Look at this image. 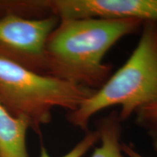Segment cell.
I'll list each match as a JSON object with an SVG mask.
<instances>
[{"label": "cell", "instance_id": "cell-1", "mask_svg": "<svg viewBox=\"0 0 157 157\" xmlns=\"http://www.w3.org/2000/svg\"><path fill=\"white\" fill-rule=\"evenodd\" d=\"M138 20H60L45 48L47 75L98 90L112 74L104 57L124 37L141 30Z\"/></svg>", "mask_w": 157, "mask_h": 157}, {"label": "cell", "instance_id": "cell-2", "mask_svg": "<svg viewBox=\"0 0 157 157\" xmlns=\"http://www.w3.org/2000/svg\"><path fill=\"white\" fill-rule=\"evenodd\" d=\"M157 101V22L146 21L132 54L102 87L66 116L73 126L87 132L90 121L110 107L120 108L121 122Z\"/></svg>", "mask_w": 157, "mask_h": 157}, {"label": "cell", "instance_id": "cell-3", "mask_svg": "<svg viewBox=\"0 0 157 157\" xmlns=\"http://www.w3.org/2000/svg\"><path fill=\"white\" fill-rule=\"evenodd\" d=\"M95 91L0 58V102L37 133L50 123L55 108L74 111Z\"/></svg>", "mask_w": 157, "mask_h": 157}, {"label": "cell", "instance_id": "cell-4", "mask_svg": "<svg viewBox=\"0 0 157 157\" xmlns=\"http://www.w3.org/2000/svg\"><path fill=\"white\" fill-rule=\"evenodd\" d=\"M59 21L55 15L26 18L10 13L0 17V58L47 75L46 43Z\"/></svg>", "mask_w": 157, "mask_h": 157}, {"label": "cell", "instance_id": "cell-5", "mask_svg": "<svg viewBox=\"0 0 157 157\" xmlns=\"http://www.w3.org/2000/svg\"><path fill=\"white\" fill-rule=\"evenodd\" d=\"M42 11L59 20L99 18L157 22V0H44Z\"/></svg>", "mask_w": 157, "mask_h": 157}, {"label": "cell", "instance_id": "cell-6", "mask_svg": "<svg viewBox=\"0 0 157 157\" xmlns=\"http://www.w3.org/2000/svg\"><path fill=\"white\" fill-rule=\"evenodd\" d=\"M29 128L28 121L12 115L0 102L1 157H28L25 138Z\"/></svg>", "mask_w": 157, "mask_h": 157}, {"label": "cell", "instance_id": "cell-7", "mask_svg": "<svg viewBox=\"0 0 157 157\" xmlns=\"http://www.w3.org/2000/svg\"><path fill=\"white\" fill-rule=\"evenodd\" d=\"M97 130L101 145L95 148L91 157H128L121 149V121L117 111L100 119Z\"/></svg>", "mask_w": 157, "mask_h": 157}, {"label": "cell", "instance_id": "cell-8", "mask_svg": "<svg viewBox=\"0 0 157 157\" xmlns=\"http://www.w3.org/2000/svg\"><path fill=\"white\" fill-rule=\"evenodd\" d=\"M135 114L137 124L147 132L157 151V101L138 110Z\"/></svg>", "mask_w": 157, "mask_h": 157}, {"label": "cell", "instance_id": "cell-9", "mask_svg": "<svg viewBox=\"0 0 157 157\" xmlns=\"http://www.w3.org/2000/svg\"><path fill=\"white\" fill-rule=\"evenodd\" d=\"M98 140H99V134L97 129L95 131L88 130L83 138L71 150L64 154L63 156L60 157H83ZM39 157L52 156H50V155L49 154L47 149L44 146H42Z\"/></svg>", "mask_w": 157, "mask_h": 157}, {"label": "cell", "instance_id": "cell-10", "mask_svg": "<svg viewBox=\"0 0 157 157\" xmlns=\"http://www.w3.org/2000/svg\"><path fill=\"white\" fill-rule=\"evenodd\" d=\"M121 149H122V151L124 154L128 157H146L143 156L142 154H140V153L137 152V151L129 144L121 143Z\"/></svg>", "mask_w": 157, "mask_h": 157}, {"label": "cell", "instance_id": "cell-11", "mask_svg": "<svg viewBox=\"0 0 157 157\" xmlns=\"http://www.w3.org/2000/svg\"><path fill=\"white\" fill-rule=\"evenodd\" d=\"M0 157H1V153H0Z\"/></svg>", "mask_w": 157, "mask_h": 157}]
</instances>
